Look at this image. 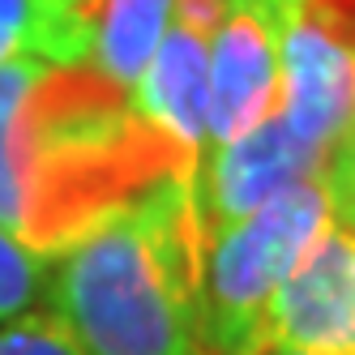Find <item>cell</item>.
Returning a JSON list of instances; mask_svg holds the SVG:
<instances>
[{
  "label": "cell",
  "instance_id": "6da1fadb",
  "mask_svg": "<svg viewBox=\"0 0 355 355\" xmlns=\"http://www.w3.org/2000/svg\"><path fill=\"white\" fill-rule=\"evenodd\" d=\"M47 309L86 355H201L193 175H159L47 257Z\"/></svg>",
  "mask_w": 355,
  "mask_h": 355
},
{
  "label": "cell",
  "instance_id": "7a4b0ae2",
  "mask_svg": "<svg viewBox=\"0 0 355 355\" xmlns=\"http://www.w3.org/2000/svg\"><path fill=\"white\" fill-rule=\"evenodd\" d=\"M334 218L321 175L300 180L201 244V355H244L274 291Z\"/></svg>",
  "mask_w": 355,
  "mask_h": 355
},
{
  "label": "cell",
  "instance_id": "3957f363",
  "mask_svg": "<svg viewBox=\"0 0 355 355\" xmlns=\"http://www.w3.org/2000/svg\"><path fill=\"white\" fill-rule=\"evenodd\" d=\"M300 0H232L210 35V141L227 146L278 112L283 31Z\"/></svg>",
  "mask_w": 355,
  "mask_h": 355
},
{
  "label": "cell",
  "instance_id": "277c9868",
  "mask_svg": "<svg viewBox=\"0 0 355 355\" xmlns=\"http://www.w3.org/2000/svg\"><path fill=\"white\" fill-rule=\"evenodd\" d=\"M325 155L304 137L287 129L283 116H266L252 133L206 146L193 171V201H197V223H201V244L214 232L248 218L266 201L287 193L300 180L321 175Z\"/></svg>",
  "mask_w": 355,
  "mask_h": 355
},
{
  "label": "cell",
  "instance_id": "5b68a950",
  "mask_svg": "<svg viewBox=\"0 0 355 355\" xmlns=\"http://www.w3.org/2000/svg\"><path fill=\"white\" fill-rule=\"evenodd\" d=\"M261 338L325 355H355V227L338 218L321 227V236L274 291Z\"/></svg>",
  "mask_w": 355,
  "mask_h": 355
},
{
  "label": "cell",
  "instance_id": "8992f818",
  "mask_svg": "<svg viewBox=\"0 0 355 355\" xmlns=\"http://www.w3.org/2000/svg\"><path fill=\"white\" fill-rule=\"evenodd\" d=\"M278 116L321 155L355 124V43L313 13L291 17L283 31Z\"/></svg>",
  "mask_w": 355,
  "mask_h": 355
},
{
  "label": "cell",
  "instance_id": "52a82bcc",
  "mask_svg": "<svg viewBox=\"0 0 355 355\" xmlns=\"http://www.w3.org/2000/svg\"><path fill=\"white\" fill-rule=\"evenodd\" d=\"M129 107L197 171L210 141V35L171 21L159 52L129 86Z\"/></svg>",
  "mask_w": 355,
  "mask_h": 355
},
{
  "label": "cell",
  "instance_id": "ba28073f",
  "mask_svg": "<svg viewBox=\"0 0 355 355\" xmlns=\"http://www.w3.org/2000/svg\"><path fill=\"white\" fill-rule=\"evenodd\" d=\"M175 0H90V69L129 90L171 26Z\"/></svg>",
  "mask_w": 355,
  "mask_h": 355
},
{
  "label": "cell",
  "instance_id": "9c48e42d",
  "mask_svg": "<svg viewBox=\"0 0 355 355\" xmlns=\"http://www.w3.org/2000/svg\"><path fill=\"white\" fill-rule=\"evenodd\" d=\"M35 56L73 69L90 60V5L78 0H0V64Z\"/></svg>",
  "mask_w": 355,
  "mask_h": 355
},
{
  "label": "cell",
  "instance_id": "30bf717a",
  "mask_svg": "<svg viewBox=\"0 0 355 355\" xmlns=\"http://www.w3.org/2000/svg\"><path fill=\"white\" fill-rule=\"evenodd\" d=\"M47 257L26 248L9 227H0V329L31 313V304L43 295Z\"/></svg>",
  "mask_w": 355,
  "mask_h": 355
},
{
  "label": "cell",
  "instance_id": "8fae6325",
  "mask_svg": "<svg viewBox=\"0 0 355 355\" xmlns=\"http://www.w3.org/2000/svg\"><path fill=\"white\" fill-rule=\"evenodd\" d=\"M0 355H86L52 313H21L0 329Z\"/></svg>",
  "mask_w": 355,
  "mask_h": 355
},
{
  "label": "cell",
  "instance_id": "7c38bea8",
  "mask_svg": "<svg viewBox=\"0 0 355 355\" xmlns=\"http://www.w3.org/2000/svg\"><path fill=\"white\" fill-rule=\"evenodd\" d=\"M321 184H325V197H329V214L347 227H355V124L325 150Z\"/></svg>",
  "mask_w": 355,
  "mask_h": 355
},
{
  "label": "cell",
  "instance_id": "4fadbf2b",
  "mask_svg": "<svg viewBox=\"0 0 355 355\" xmlns=\"http://www.w3.org/2000/svg\"><path fill=\"white\" fill-rule=\"evenodd\" d=\"M244 355H325V351H304V347H283V343H252Z\"/></svg>",
  "mask_w": 355,
  "mask_h": 355
},
{
  "label": "cell",
  "instance_id": "5bb4252c",
  "mask_svg": "<svg viewBox=\"0 0 355 355\" xmlns=\"http://www.w3.org/2000/svg\"><path fill=\"white\" fill-rule=\"evenodd\" d=\"M78 5H90V0H78Z\"/></svg>",
  "mask_w": 355,
  "mask_h": 355
},
{
  "label": "cell",
  "instance_id": "9a60e30c",
  "mask_svg": "<svg viewBox=\"0 0 355 355\" xmlns=\"http://www.w3.org/2000/svg\"><path fill=\"white\" fill-rule=\"evenodd\" d=\"M300 5H309V0H300Z\"/></svg>",
  "mask_w": 355,
  "mask_h": 355
}]
</instances>
